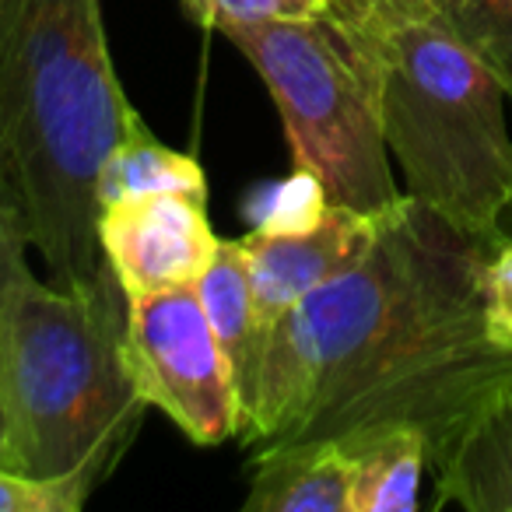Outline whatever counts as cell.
Returning <instances> with one entry per match:
<instances>
[{
	"mask_svg": "<svg viewBox=\"0 0 512 512\" xmlns=\"http://www.w3.org/2000/svg\"><path fill=\"white\" fill-rule=\"evenodd\" d=\"M477 239L414 197L379 214L369 249L264 330L239 400L246 449L418 432L439 474L512 400V351L488 334Z\"/></svg>",
	"mask_w": 512,
	"mask_h": 512,
	"instance_id": "1",
	"label": "cell"
},
{
	"mask_svg": "<svg viewBox=\"0 0 512 512\" xmlns=\"http://www.w3.org/2000/svg\"><path fill=\"white\" fill-rule=\"evenodd\" d=\"M141 123L102 0H0V207L60 288L106 271L99 176Z\"/></svg>",
	"mask_w": 512,
	"mask_h": 512,
	"instance_id": "2",
	"label": "cell"
},
{
	"mask_svg": "<svg viewBox=\"0 0 512 512\" xmlns=\"http://www.w3.org/2000/svg\"><path fill=\"white\" fill-rule=\"evenodd\" d=\"M25 249L0 207V467L95 491L148 411L127 369L130 299L109 264L88 285L39 281Z\"/></svg>",
	"mask_w": 512,
	"mask_h": 512,
	"instance_id": "3",
	"label": "cell"
},
{
	"mask_svg": "<svg viewBox=\"0 0 512 512\" xmlns=\"http://www.w3.org/2000/svg\"><path fill=\"white\" fill-rule=\"evenodd\" d=\"M344 18L376 50L383 134L404 193L477 239H505L512 137L502 78L428 0H376Z\"/></svg>",
	"mask_w": 512,
	"mask_h": 512,
	"instance_id": "4",
	"label": "cell"
},
{
	"mask_svg": "<svg viewBox=\"0 0 512 512\" xmlns=\"http://www.w3.org/2000/svg\"><path fill=\"white\" fill-rule=\"evenodd\" d=\"M221 36L271 88L299 176L323 200L383 214L404 190L390 176L379 60L365 32L341 11L232 25Z\"/></svg>",
	"mask_w": 512,
	"mask_h": 512,
	"instance_id": "5",
	"label": "cell"
},
{
	"mask_svg": "<svg viewBox=\"0 0 512 512\" xmlns=\"http://www.w3.org/2000/svg\"><path fill=\"white\" fill-rule=\"evenodd\" d=\"M127 369L148 407L197 446L239 435V390L197 285L130 299Z\"/></svg>",
	"mask_w": 512,
	"mask_h": 512,
	"instance_id": "6",
	"label": "cell"
},
{
	"mask_svg": "<svg viewBox=\"0 0 512 512\" xmlns=\"http://www.w3.org/2000/svg\"><path fill=\"white\" fill-rule=\"evenodd\" d=\"M207 200L186 193H144L99 207V246L127 299L190 288L218 256Z\"/></svg>",
	"mask_w": 512,
	"mask_h": 512,
	"instance_id": "7",
	"label": "cell"
},
{
	"mask_svg": "<svg viewBox=\"0 0 512 512\" xmlns=\"http://www.w3.org/2000/svg\"><path fill=\"white\" fill-rule=\"evenodd\" d=\"M379 214L351 211L344 204L316 197V207L299 225H264L242 235L249 281L260 327H274L309 292L348 271L369 249Z\"/></svg>",
	"mask_w": 512,
	"mask_h": 512,
	"instance_id": "8",
	"label": "cell"
},
{
	"mask_svg": "<svg viewBox=\"0 0 512 512\" xmlns=\"http://www.w3.org/2000/svg\"><path fill=\"white\" fill-rule=\"evenodd\" d=\"M246 512H351V456L337 442L256 449Z\"/></svg>",
	"mask_w": 512,
	"mask_h": 512,
	"instance_id": "9",
	"label": "cell"
},
{
	"mask_svg": "<svg viewBox=\"0 0 512 512\" xmlns=\"http://www.w3.org/2000/svg\"><path fill=\"white\" fill-rule=\"evenodd\" d=\"M200 306L207 313L214 337H218L221 351L232 369L235 390H249V379L256 369V355H260V341H264V327L256 320V302H253V281H249V264L242 253L239 239L221 242L218 256L197 281Z\"/></svg>",
	"mask_w": 512,
	"mask_h": 512,
	"instance_id": "10",
	"label": "cell"
},
{
	"mask_svg": "<svg viewBox=\"0 0 512 512\" xmlns=\"http://www.w3.org/2000/svg\"><path fill=\"white\" fill-rule=\"evenodd\" d=\"M435 477V505L512 512V400L477 428Z\"/></svg>",
	"mask_w": 512,
	"mask_h": 512,
	"instance_id": "11",
	"label": "cell"
},
{
	"mask_svg": "<svg viewBox=\"0 0 512 512\" xmlns=\"http://www.w3.org/2000/svg\"><path fill=\"white\" fill-rule=\"evenodd\" d=\"M351 512H414L428 449L418 432H386L348 449Z\"/></svg>",
	"mask_w": 512,
	"mask_h": 512,
	"instance_id": "12",
	"label": "cell"
},
{
	"mask_svg": "<svg viewBox=\"0 0 512 512\" xmlns=\"http://www.w3.org/2000/svg\"><path fill=\"white\" fill-rule=\"evenodd\" d=\"M144 193H186L207 200V179L197 158L165 148L144 123H137L102 165L99 207Z\"/></svg>",
	"mask_w": 512,
	"mask_h": 512,
	"instance_id": "13",
	"label": "cell"
},
{
	"mask_svg": "<svg viewBox=\"0 0 512 512\" xmlns=\"http://www.w3.org/2000/svg\"><path fill=\"white\" fill-rule=\"evenodd\" d=\"M376 0H330L341 15H358ZM456 29V36L502 78L512 99V0H428Z\"/></svg>",
	"mask_w": 512,
	"mask_h": 512,
	"instance_id": "14",
	"label": "cell"
},
{
	"mask_svg": "<svg viewBox=\"0 0 512 512\" xmlns=\"http://www.w3.org/2000/svg\"><path fill=\"white\" fill-rule=\"evenodd\" d=\"M330 0H183L186 18L211 32H225L232 25L278 22V18L320 15Z\"/></svg>",
	"mask_w": 512,
	"mask_h": 512,
	"instance_id": "15",
	"label": "cell"
},
{
	"mask_svg": "<svg viewBox=\"0 0 512 512\" xmlns=\"http://www.w3.org/2000/svg\"><path fill=\"white\" fill-rule=\"evenodd\" d=\"M88 495L81 481H36L0 467V512H81Z\"/></svg>",
	"mask_w": 512,
	"mask_h": 512,
	"instance_id": "16",
	"label": "cell"
},
{
	"mask_svg": "<svg viewBox=\"0 0 512 512\" xmlns=\"http://www.w3.org/2000/svg\"><path fill=\"white\" fill-rule=\"evenodd\" d=\"M484 320L488 334L512 351V242L502 239L484 260Z\"/></svg>",
	"mask_w": 512,
	"mask_h": 512,
	"instance_id": "17",
	"label": "cell"
},
{
	"mask_svg": "<svg viewBox=\"0 0 512 512\" xmlns=\"http://www.w3.org/2000/svg\"><path fill=\"white\" fill-rule=\"evenodd\" d=\"M0 446H4V407H0Z\"/></svg>",
	"mask_w": 512,
	"mask_h": 512,
	"instance_id": "18",
	"label": "cell"
}]
</instances>
